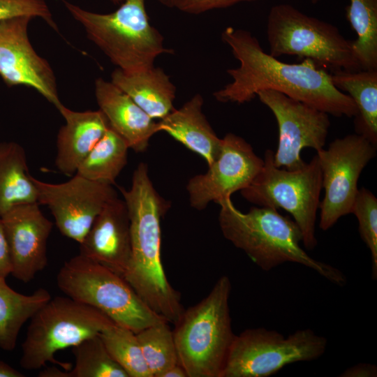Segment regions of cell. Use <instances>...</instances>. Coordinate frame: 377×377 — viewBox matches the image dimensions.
Masks as SVG:
<instances>
[{"label": "cell", "mask_w": 377, "mask_h": 377, "mask_svg": "<svg viewBox=\"0 0 377 377\" xmlns=\"http://www.w3.org/2000/svg\"><path fill=\"white\" fill-rule=\"evenodd\" d=\"M57 284L66 296L98 309L135 333L166 320L143 302L122 276L80 253L64 263Z\"/></svg>", "instance_id": "6"}, {"label": "cell", "mask_w": 377, "mask_h": 377, "mask_svg": "<svg viewBox=\"0 0 377 377\" xmlns=\"http://www.w3.org/2000/svg\"><path fill=\"white\" fill-rule=\"evenodd\" d=\"M65 7L84 27L87 36L117 68L133 73L154 66L163 54H173L164 38L153 27L145 0H124L110 13L87 10L63 0Z\"/></svg>", "instance_id": "4"}, {"label": "cell", "mask_w": 377, "mask_h": 377, "mask_svg": "<svg viewBox=\"0 0 377 377\" xmlns=\"http://www.w3.org/2000/svg\"><path fill=\"white\" fill-rule=\"evenodd\" d=\"M327 343L309 328L287 337L263 327L247 329L235 335L221 377H267L288 364L319 358Z\"/></svg>", "instance_id": "10"}, {"label": "cell", "mask_w": 377, "mask_h": 377, "mask_svg": "<svg viewBox=\"0 0 377 377\" xmlns=\"http://www.w3.org/2000/svg\"><path fill=\"white\" fill-rule=\"evenodd\" d=\"M108 352L128 377H152L136 334L113 323L98 334Z\"/></svg>", "instance_id": "27"}, {"label": "cell", "mask_w": 377, "mask_h": 377, "mask_svg": "<svg viewBox=\"0 0 377 377\" xmlns=\"http://www.w3.org/2000/svg\"><path fill=\"white\" fill-rule=\"evenodd\" d=\"M203 98L196 94L179 109H174L160 119V131H164L188 149L204 158L209 165L221 147L219 138L202 112Z\"/></svg>", "instance_id": "20"}, {"label": "cell", "mask_w": 377, "mask_h": 377, "mask_svg": "<svg viewBox=\"0 0 377 377\" xmlns=\"http://www.w3.org/2000/svg\"><path fill=\"white\" fill-rule=\"evenodd\" d=\"M346 17L357 36L353 47L362 69L377 70V0H350Z\"/></svg>", "instance_id": "26"}, {"label": "cell", "mask_w": 377, "mask_h": 377, "mask_svg": "<svg viewBox=\"0 0 377 377\" xmlns=\"http://www.w3.org/2000/svg\"><path fill=\"white\" fill-rule=\"evenodd\" d=\"M114 4H121L124 0H110Z\"/></svg>", "instance_id": "38"}, {"label": "cell", "mask_w": 377, "mask_h": 377, "mask_svg": "<svg viewBox=\"0 0 377 377\" xmlns=\"http://www.w3.org/2000/svg\"><path fill=\"white\" fill-rule=\"evenodd\" d=\"M80 244V254L124 276L131 253L128 211L124 199L110 200Z\"/></svg>", "instance_id": "17"}, {"label": "cell", "mask_w": 377, "mask_h": 377, "mask_svg": "<svg viewBox=\"0 0 377 377\" xmlns=\"http://www.w3.org/2000/svg\"><path fill=\"white\" fill-rule=\"evenodd\" d=\"M18 16L40 17L57 30L45 0H0V21Z\"/></svg>", "instance_id": "31"}, {"label": "cell", "mask_w": 377, "mask_h": 377, "mask_svg": "<svg viewBox=\"0 0 377 377\" xmlns=\"http://www.w3.org/2000/svg\"><path fill=\"white\" fill-rule=\"evenodd\" d=\"M159 377H187L184 369L177 364L161 373Z\"/></svg>", "instance_id": "36"}, {"label": "cell", "mask_w": 377, "mask_h": 377, "mask_svg": "<svg viewBox=\"0 0 377 377\" xmlns=\"http://www.w3.org/2000/svg\"><path fill=\"white\" fill-rule=\"evenodd\" d=\"M223 235L260 269L269 271L285 263L307 267L332 283L343 286L346 277L337 268L311 257L300 246L301 230L294 220L275 208L252 207L244 213L226 199L218 203Z\"/></svg>", "instance_id": "3"}, {"label": "cell", "mask_w": 377, "mask_h": 377, "mask_svg": "<svg viewBox=\"0 0 377 377\" xmlns=\"http://www.w3.org/2000/svg\"><path fill=\"white\" fill-rule=\"evenodd\" d=\"M119 190L128 211L131 245L123 277L154 312L175 325L184 309L179 293L167 279L161 256V219L170 204L155 189L145 163L134 170L131 188Z\"/></svg>", "instance_id": "2"}, {"label": "cell", "mask_w": 377, "mask_h": 377, "mask_svg": "<svg viewBox=\"0 0 377 377\" xmlns=\"http://www.w3.org/2000/svg\"><path fill=\"white\" fill-rule=\"evenodd\" d=\"M32 18L18 16L0 21V76L8 87L34 88L58 109L62 103L54 71L29 39L28 26Z\"/></svg>", "instance_id": "15"}, {"label": "cell", "mask_w": 377, "mask_h": 377, "mask_svg": "<svg viewBox=\"0 0 377 377\" xmlns=\"http://www.w3.org/2000/svg\"><path fill=\"white\" fill-rule=\"evenodd\" d=\"M341 377H376L377 367L370 363H359L346 369L341 375Z\"/></svg>", "instance_id": "34"}, {"label": "cell", "mask_w": 377, "mask_h": 377, "mask_svg": "<svg viewBox=\"0 0 377 377\" xmlns=\"http://www.w3.org/2000/svg\"><path fill=\"white\" fill-rule=\"evenodd\" d=\"M168 323L163 321L135 333L152 377H159L164 371L179 364L173 331Z\"/></svg>", "instance_id": "29"}, {"label": "cell", "mask_w": 377, "mask_h": 377, "mask_svg": "<svg viewBox=\"0 0 377 377\" xmlns=\"http://www.w3.org/2000/svg\"><path fill=\"white\" fill-rule=\"evenodd\" d=\"M95 96L110 126L126 141L129 149L135 152L145 151L151 138L160 131L158 122L111 81L98 78Z\"/></svg>", "instance_id": "18"}, {"label": "cell", "mask_w": 377, "mask_h": 377, "mask_svg": "<svg viewBox=\"0 0 377 377\" xmlns=\"http://www.w3.org/2000/svg\"><path fill=\"white\" fill-rule=\"evenodd\" d=\"M273 154L271 149L265 151L261 170L241 194L259 207L290 213L301 230L304 246L312 250L317 245L316 221L323 188L317 155L301 168L287 170L275 166Z\"/></svg>", "instance_id": "9"}, {"label": "cell", "mask_w": 377, "mask_h": 377, "mask_svg": "<svg viewBox=\"0 0 377 377\" xmlns=\"http://www.w3.org/2000/svg\"><path fill=\"white\" fill-rule=\"evenodd\" d=\"M39 205H20L0 217L10 256V274L24 283L34 279L47 264V242L53 223Z\"/></svg>", "instance_id": "16"}, {"label": "cell", "mask_w": 377, "mask_h": 377, "mask_svg": "<svg viewBox=\"0 0 377 377\" xmlns=\"http://www.w3.org/2000/svg\"><path fill=\"white\" fill-rule=\"evenodd\" d=\"M27 166L20 145L0 142V217L15 206L38 202L37 188Z\"/></svg>", "instance_id": "23"}, {"label": "cell", "mask_w": 377, "mask_h": 377, "mask_svg": "<svg viewBox=\"0 0 377 377\" xmlns=\"http://www.w3.org/2000/svg\"><path fill=\"white\" fill-rule=\"evenodd\" d=\"M113 323L98 309L68 296L51 297L30 318L20 364L36 370L50 362L68 371L71 364L56 360L55 353L99 334Z\"/></svg>", "instance_id": "8"}, {"label": "cell", "mask_w": 377, "mask_h": 377, "mask_svg": "<svg viewBox=\"0 0 377 377\" xmlns=\"http://www.w3.org/2000/svg\"><path fill=\"white\" fill-rule=\"evenodd\" d=\"M255 1L257 0H178L175 8L188 14L197 15L230 7L240 2Z\"/></svg>", "instance_id": "32"}, {"label": "cell", "mask_w": 377, "mask_h": 377, "mask_svg": "<svg viewBox=\"0 0 377 377\" xmlns=\"http://www.w3.org/2000/svg\"><path fill=\"white\" fill-rule=\"evenodd\" d=\"M351 213L358 221L362 239L370 250L372 260V278L377 279V198L367 188H359Z\"/></svg>", "instance_id": "30"}, {"label": "cell", "mask_w": 377, "mask_h": 377, "mask_svg": "<svg viewBox=\"0 0 377 377\" xmlns=\"http://www.w3.org/2000/svg\"><path fill=\"white\" fill-rule=\"evenodd\" d=\"M24 375L7 364L0 360V377H24Z\"/></svg>", "instance_id": "35"}, {"label": "cell", "mask_w": 377, "mask_h": 377, "mask_svg": "<svg viewBox=\"0 0 377 377\" xmlns=\"http://www.w3.org/2000/svg\"><path fill=\"white\" fill-rule=\"evenodd\" d=\"M49 291L40 288L31 295L12 289L0 276V348L13 350L23 325L51 299Z\"/></svg>", "instance_id": "24"}, {"label": "cell", "mask_w": 377, "mask_h": 377, "mask_svg": "<svg viewBox=\"0 0 377 377\" xmlns=\"http://www.w3.org/2000/svg\"><path fill=\"white\" fill-rule=\"evenodd\" d=\"M257 96L272 112L278 124L275 166L297 169L306 163L301 157L304 148L317 151L324 147L330 127L327 113L274 90L260 91Z\"/></svg>", "instance_id": "12"}, {"label": "cell", "mask_w": 377, "mask_h": 377, "mask_svg": "<svg viewBox=\"0 0 377 377\" xmlns=\"http://www.w3.org/2000/svg\"><path fill=\"white\" fill-rule=\"evenodd\" d=\"M163 5L169 8H175L178 0H158Z\"/></svg>", "instance_id": "37"}, {"label": "cell", "mask_w": 377, "mask_h": 377, "mask_svg": "<svg viewBox=\"0 0 377 377\" xmlns=\"http://www.w3.org/2000/svg\"><path fill=\"white\" fill-rule=\"evenodd\" d=\"M128 146L110 126L80 164L75 174L114 185L127 163Z\"/></svg>", "instance_id": "25"}, {"label": "cell", "mask_w": 377, "mask_h": 377, "mask_svg": "<svg viewBox=\"0 0 377 377\" xmlns=\"http://www.w3.org/2000/svg\"><path fill=\"white\" fill-rule=\"evenodd\" d=\"M230 279L221 276L209 293L184 310L173 331L179 364L187 377H221L235 334Z\"/></svg>", "instance_id": "5"}, {"label": "cell", "mask_w": 377, "mask_h": 377, "mask_svg": "<svg viewBox=\"0 0 377 377\" xmlns=\"http://www.w3.org/2000/svg\"><path fill=\"white\" fill-rule=\"evenodd\" d=\"M12 266L8 246L3 227L0 218V276H8L11 274Z\"/></svg>", "instance_id": "33"}, {"label": "cell", "mask_w": 377, "mask_h": 377, "mask_svg": "<svg viewBox=\"0 0 377 377\" xmlns=\"http://www.w3.org/2000/svg\"><path fill=\"white\" fill-rule=\"evenodd\" d=\"M264 160L242 137L228 133L220 151L207 172L191 178L187 184L190 205L204 209L210 202L219 203L249 186L261 170Z\"/></svg>", "instance_id": "14"}, {"label": "cell", "mask_w": 377, "mask_h": 377, "mask_svg": "<svg viewBox=\"0 0 377 377\" xmlns=\"http://www.w3.org/2000/svg\"><path fill=\"white\" fill-rule=\"evenodd\" d=\"M222 41L239 61L237 68L227 69L232 82L214 92L221 103L242 104L263 90H274L334 117H355L352 98L334 87L331 74L313 61L299 64L283 62L264 51L249 31L228 27Z\"/></svg>", "instance_id": "1"}, {"label": "cell", "mask_w": 377, "mask_h": 377, "mask_svg": "<svg viewBox=\"0 0 377 377\" xmlns=\"http://www.w3.org/2000/svg\"><path fill=\"white\" fill-rule=\"evenodd\" d=\"M57 110L66 123L57 137L55 165L60 172L72 177L110 125L100 110L78 112L63 104Z\"/></svg>", "instance_id": "19"}, {"label": "cell", "mask_w": 377, "mask_h": 377, "mask_svg": "<svg viewBox=\"0 0 377 377\" xmlns=\"http://www.w3.org/2000/svg\"><path fill=\"white\" fill-rule=\"evenodd\" d=\"M376 154V147L362 135L337 138L327 149L317 151L325 190L320 202V228L327 230L342 216L351 214L360 176Z\"/></svg>", "instance_id": "11"}, {"label": "cell", "mask_w": 377, "mask_h": 377, "mask_svg": "<svg viewBox=\"0 0 377 377\" xmlns=\"http://www.w3.org/2000/svg\"><path fill=\"white\" fill-rule=\"evenodd\" d=\"M331 80L336 88L353 101L357 114L356 133L377 146V70L333 71Z\"/></svg>", "instance_id": "22"}, {"label": "cell", "mask_w": 377, "mask_h": 377, "mask_svg": "<svg viewBox=\"0 0 377 377\" xmlns=\"http://www.w3.org/2000/svg\"><path fill=\"white\" fill-rule=\"evenodd\" d=\"M32 179L37 188L38 202L50 209L60 232L79 244L104 206L118 196L113 185L77 174L59 184L46 183L34 177Z\"/></svg>", "instance_id": "13"}, {"label": "cell", "mask_w": 377, "mask_h": 377, "mask_svg": "<svg viewBox=\"0 0 377 377\" xmlns=\"http://www.w3.org/2000/svg\"><path fill=\"white\" fill-rule=\"evenodd\" d=\"M267 38L269 54L274 57L297 56L332 71L362 70L353 40L346 39L336 26L288 3L270 9Z\"/></svg>", "instance_id": "7"}, {"label": "cell", "mask_w": 377, "mask_h": 377, "mask_svg": "<svg viewBox=\"0 0 377 377\" xmlns=\"http://www.w3.org/2000/svg\"><path fill=\"white\" fill-rule=\"evenodd\" d=\"M111 82L128 95L149 116L161 119L175 109L176 87L159 67L126 73L116 68Z\"/></svg>", "instance_id": "21"}, {"label": "cell", "mask_w": 377, "mask_h": 377, "mask_svg": "<svg viewBox=\"0 0 377 377\" xmlns=\"http://www.w3.org/2000/svg\"><path fill=\"white\" fill-rule=\"evenodd\" d=\"M75 367L65 377H128L108 352L100 336L95 335L72 347Z\"/></svg>", "instance_id": "28"}]
</instances>
